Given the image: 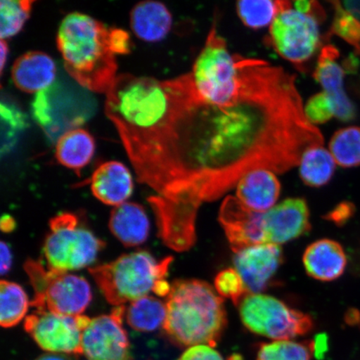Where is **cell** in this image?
<instances>
[{
    "label": "cell",
    "mask_w": 360,
    "mask_h": 360,
    "mask_svg": "<svg viewBox=\"0 0 360 360\" xmlns=\"http://www.w3.org/2000/svg\"><path fill=\"white\" fill-rule=\"evenodd\" d=\"M235 56L238 89L228 102L205 100L187 73L165 80L129 75L106 103L138 181L155 192L148 202L159 237L174 251L195 244L202 204L255 170L285 173L325 143L305 118L295 75Z\"/></svg>",
    "instance_id": "obj_1"
},
{
    "label": "cell",
    "mask_w": 360,
    "mask_h": 360,
    "mask_svg": "<svg viewBox=\"0 0 360 360\" xmlns=\"http://www.w3.org/2000/svg\"><path fill=\"white\" fill-rule=\"evenodd\" d=\"M110 29L83 13H70L62 20L57 46L68 74L90 91L106 94L117 78L116 55Z\"/></svg>",
    "instance_id": "obj_2"
},
{
    "label": "cell",
    "mask_w": 360,
    "mask_h": 360,
    "mask_svg": "<svg viewBox=\"0 0 360 360\" xmlns=\"http://www.w3.org/2000/svg\"><path fill=\"white\" fill-rule=\"evenodd\" d=\"M165 304L163 330L174 345L190 348L218 344L227 326V314L223 298L210 283L174 281Z\"/></svg>",
    "instance_id": "obj_3"
},
{
    "label": "cell",
    "mask_w": 360,
    "mask_h": 360,
    "mask_svg": "<svg viewBox=\"0 0 360 360\" xmlns=\"http://www.w3.org/2000/svg\"><path fill=\"white\" fill-rule=\"evenodd\" d=\"M173 258L158 261L147 251L120 256L112 262L89 269L105 298L119 307L148 296H168L171 285L166 281Z\"/></svg>",
    "instance_id": "obj_4"
},
{
    "label": "cell",
    "mask_w": 360,
    "mask_h": 360,
    "mask_svg": "<svg viewBox=\"0 0 360 360\" xmlns=\"http://www.w3.org/2000/svg\"><path fill=\"white\" fill-rule=\"evenodd\" d=\"M24 268L34 291L30 306L37 311L77 316L91 303V287L84 278L46 269L34 259L26 260Z\"/></svg>",
    "instance_id": "obj_5"
},
{
    "label": "cell",
    "mask_w": 360,
    "mask_h": 360,
    "mask_svg": "<svg viewBox=\"0 0 360 360\" xmlns=\"http://www.w3.org/2000/svg\"><path fill=\"white\" fill-rule=\"evenodd\" d=\"M44 255L48 268L69 272L91 265L105 243L84 226L77 215L61 213L49 221Z\"/></svg>",
    "instance_id": "obj_6"
},
{
    "label": "cell",
    "mask_w": 360,
    "mask_h": 360,
    "mask_svg": "<svg viewBox=\"0 0 360 360\" xmlns=\"http://www.w3.org/2000/svg\"><path fill=\"white\" fill-rule=\"evenodd\" d=\"M191 74L198 92L207 101L228 102L238 92L236 56L229 51L226 40L219 34L216 19L193 64Z\"/></svg>",
    "instance_id": "obj_7"
},
{
    "label": "cell",
    "mask_w": 360,
    "mask_h": 360,
    "mask_svg": "<svg viewBox=\"0 0 360 360\" xmlns=\"http://www.w3.org/2000/svg\"><path fill=\"white\" fill-rule=\"evenodd\" d=\"M238 307L243 325L270 340H290L308 334L314 328L309 314L291 309L272 296L248 292Z\"/></svg>",
    "instance_id": "obj_8"
},
{
    "label": "cell",
    "mask_w": 360,
    "mask_h": 360,
    "mask_svg": "<svg viewBox=\"0 0 360 360\" xmlns=\"http://www.w3.org/2000/svg\"><path fill=\"white\" fill-rule=\"evenodd\" d=\"M278 4L267 42L283 60L302 70L321 46V22L295 11L290 1L278 0Z\"/></svg>",
    "instance_id": "obj_9"
},
{
    "label": "cell",
    "mask_w": 360,
    "mask_h": 360,
    "mask_svg": "<svg viewBox=\"0 0 360 360\" xmlns=\"http://www.w3.org/2000/svg\"><path fill=\"white\" fill-rule=\"evenodd\" d=\"M90 318L37 311L27 316L25 330L40 349L49 354H83L82 334Z\"/></svg>",
    "instance_id": "obj_10"
},
{
    "label": "cell",
    "mask_w": 360,
    "mask_h": 360,
    "mask_svg": "<svg viewBox=\"0 0 360 360\" xmlns=\"http://www.w3.org/2000/svg\"><path fill=\"white\" fill-rule=\"evenodd\" d=\"M125 306L90 319L82 334L83 354L89 360H130L129 340L124 326Z\"/></svg>",
    "instance_id": "obj_11"
},
{
    "label": "cell",
    "mask_w": 360,
    "mask_h": 360,
    "mask_svg": "<svg viewBox=\"0 0 360 360\" xmlns=\"http://www.w3.org/2000/svg\"><path fill=\"white\" fill-rule=\"evenodd\" d=\"M264 214L247 208L237 198H225L220 207L219 222L235 253L251 246L267 244Z\"/></svg>",
    "instance_id": "obj_12"
},
{
    "label": "cell",
    "mask_w": 360,
    "mask_h": 360,
    "mask_svg": "<svg viewBox=\"0 0 360 360\" xmlns=\"http://www.w3.org/2000/svg\"><path fill=\"white\" fill-rule=\"evenodd\" d=\"M282 262L281 246L269 243L246 248L237 252L233 258L235 269L252 294L267 289Z\"/></svg>",
    "instance_id": "obj_13"
},
{
    "label": "cell",
    "mask_w": 360,
    "mask_h": 360,
    "mask_svg": "<svg viewBox=\"0 0 360 360\" xmlns=\"http://www.w3.org/2000/svg\"><path fill=\"white\" fill-rule=\"evenodd\" d=\"M266 243L280 245L305 235L311 228L309 210L302 198H290L264 214Z\"/></svg>",
    "instance_id": "obj_14"
},
{
    "label": "cell",
    "mask_w": 360,
    "mask_h": 360,
    "mask_svg": "<svg viewBox=\"0 0 360 360\" xmlns=\"http://www.w3.org/2000/svg\"><path fill=\"white\" fill-rule=\"evenodd\" d=\"M340 51L334 45L327 44L321 49L314 78L321 85L334 105L335 117L338 120L348 122L356 115V110L352 101L345 91L344 79L345 71L339 63Z\"/></svg>",
    "instance_id": "obj_15"
},
{
    "label": "cell",
    "mask_w": 360,
    "mask_h": 360,
    "mask_svg": "<svg viewBox=\"0 0 360 360\" xmlns=\"http://www.w3.org/2000/svg\"><path fill=\"white\" fill-rule=\"evenodd\" d=\"M90 188L96 199L105 205L117 207L132 195L133 177L129 169L120 162H105L94 170Z\"/></svg>",
    "instance_id": "obj_16"
},
{
    "label": "cell",
    "mask_w": 360,
    "mask_h": 360,
    "mask_svg": "<svg viewBox=\"0 0 360 360\" xmlns=\"http://www.w3.org/2000/svg\"><path fill=\"white\" fill-rule=\"evenodd\" d=\"M11 77L21 91L38 94L48 89L56 80V63L44 52L25 53L13 65Z\"/></svg>",
    "instance_id": "obj_17"
},
{
    "label": "cell",
    "mask_w": 360,
    "mask_h": 360,
    "mask_svg": "<svg viewBox=\"0 0 360 360\" xmlns=\"http://www.w3.org/2000/svg\"><path fill=\"white\" fill-rule=\"evenodd\" d=\"M281 191L276 174L268 169L245 175L236 186L237 199L255 212L264 214L276 205Z\"/></svg>",
    "instance_id": "obj_18"
},
{
    "label": "cell",
    "mask_w": 360,
    "mask_h": 360,
    "mask_svg": "<svg viewBox=\"0 0 360 360\" xmlns=\"http://www.w3.org/2000/svg\"><path fill=\"white\" fill-rule=\"evenodd\" d=\"M303 264L306 273L314 280L333 281L344 274L347 258L339 243L325 238L307 247Z\"/></svg>",
    "instance_id": "obj_19"
},
{
    "label": "cell",
    "mask_w": 360,
    "mask_h": 360,
    "mask_svg": "<svg viewBox=\"0 0 360 360\" xmlns=\"http://www.w3.org/2000/svg\"><path fill=\"white\" fill-rule=\"evenodd\" d=\"M109 227L121 244L131 248L141 245L147 240L150 224L142 205L125 202L111 211Z\"/></svg>",
    "instance_id": "obj_20"
},
{
    "label": "cell",
    "mask_w": 360,
    "mask_h": 360,
    "mask_svg": "<svg viewBox=\"0 0 360 360\" xmlns=\"http://www.w3.org/2000/svg\"><path fill=\"white\" fill-rule=\"evenodd\" d=\"M173 18L163 3L155 0L139 2L130 13V26L139 39L159 42L169 33Z\"/></svg>",
    "instance_id": "obj_21"
},
{
    "label": "cell",
    "mask_w": 360,
    "mask_h": 360,
    "mask_svg": "<svg viewBox=\"0 0 360 360\" xmlns=\"http://www.w3.org/2000/svg\"><path fill=\"white\" fill-rule=\"evenodd\" d=\"M94 151L96 142L87 130L71 129L58 138L56 156L58 163L79 174L91 161Z\"/></svg>",
    "instance_id": "obj_22"
},
{
    "label": "cell",
    "mask_w": 360,
    "mask_h": 360,
    "mask_svg": "<svg viewBox=\"0 0 360 360\" xmlns=\"http://www.w3.org/2000/svg\"><path fill=\"white\" fill-rule=\"evenodd\" d=\"M166 315V304L150 295L130 303L125 311L128 325L133 330L143 333L154 332L163 327Z\"/></svg>",
    "instance_id": "obj_23"
},
{
    "label": "cell",
    "mask_w": 360,
    "mask_h": 360,
    "mask_svg": "<svg viewBox=\"0 0 360 360\" xmlns=\"http://www.w3.org/2000/svg\"><path fill=\"white\" fill-rule=\"evenodd\" d=\"M336 165L330 150L323 146L310 148L301 158L300 179L309 187H322L330 181Z\"/></svg>",
    "instance_id": "obj_24"
},
{
    "label": "cell",
    "mask_w": 360,
    "mask_h": 360,
    "mask_svg": "<svg viewBox=\"0 0 360 360\" xmlns=\"http://www.w3.org/2000/svg\"><path fill=\"white\" fill-rule=\"evenodd\" d=\"M30 303L25 291L16 283H0V325L15 327L25 318Z\"/></svg>",
    "instance_id": "obj_25"
},
{
    "label": "cell",
    "mask_w": 360,
    "mask_h": 360,
    "mask_svg": "<svg viewBox=\"0 0 360 360\" xmlns=\"http://www.w3.org/2000/svg\"><path fill=\"white\" fill-rule=\"evenodd\" d=\"M328 150L341 167H357L360 165V128L350 126L338 130L328 143Z\"/></svg>",
    "instance_id": "obj_26"
},
{
    "label": "cell",
    "mask_w": 360,
    "mask_h": 360,
    "mask_svg": "<svg viewBox=\"0 0 360 360\" xmlns=\"http://www.w3.org/2000/svg\"><path fill=\"white\" fill-rule=\"evenodd\" d=\"M278 11V1L270 0H245L236 4L238 18L244 25L252 30L271 25Z\"/></svg>",
    "instance_id": "obj_27"
},
{
    "label": "cell",
    "mask_w": 360,
    "mask_h": 360,
    "mask_svg": "<svg viewBox=\"0 0 360 360\" xmlns=\"http://www.w3.org/2000/svg\"><path fill=\"white\" fill-rule=\"evenodd\" d=\"M313 353L312 341L276 340L261 344L256 360H310Z\"/></svg>",
    "instance_id": "obj_28"
},
{
    "label": "cell",
    "mask_w": 360,
    "mask_h": 360,
    "mask_svg": "<svg viewBox=\"0 0 360 360\" xmlns=\"http://www.w3.org/2000/svg\"><path fill=\"white\" fill-rule=\"evenodd\" d=\"M33 4L31 0H2L0 2L1 39L11 38L20 32L28 20Z\"/></svg>",
    "instance_id": "obj_29"
},
{
    "label": "cell",
    "mask_w": 360,
    "mask_h": 360,
    "mask_svg": "<svg viewBox=\"0 0 360 360\" xmlns=\"http://www.w3.org/2000/svg\"><path fill=\"white\" fill-rule=\"evenodd\" d=\"M335 15L330 34L339 36L360 53V20L346 11L339 1L331 2Z\"/></svg>",
    "instance_id": "obj_30"
},
{
    "label": "cell",
    "mask_w": 360,
    "mask_h": 360,
    "mask_svg": "<svg viewBox=\"0 0 360 360\" xmlns=\"http://www.w3.org/2000/svg\"><path fill=\"white\" fill-rule=\"evenodd\" d=\"M214 288L219 296L231 300L236 306L250 292L236 269L220 271L215 277Z\"/></svg>",
    "instance_id": "obj_31"
},
{
    "label": "cell",
    "mask_w": 360,
    "mask_h": 360,
    "mask_svg": "<svg viewBox=\"0 0 360 360\" xmlns=\"http://www.w3.org/2000/svg\"><path fill=\"white\" fill-rule=\"evenodd\" d=\"M304 112L306 120L314 126L325 124L335 117L334 105L323 91L309 98L304 107Z\"/></svg>",
    "instance_id": "obj_32"
},
{
    "label": "cell",
    "mask_w": 360,
    "mask_h": 360,
    "mask_svg": "<svg viewBox=\"0 0 360 360\" xmlns=\"http://www.w3.org/2000/svg\"><path fill=\"white\" fill-rule=\"evenodd\" d=\"M178 360H224L221 354L209 345L188 348Z\"/></svg>",
    "instance_id": "obj_33"
},
{
    "label": "cell",
    "mask_w": 360,
    "mask_h": 360,
    "mask_svg": "<svg viewBox=\"0 0 360 360\" xmlns=\"http://www.w3.org/2000/svg\"><path fill=\"white\" fill-rule=\"evenodd\" d=\"M110 45L115 55H127L130 52V38L126 31L121 29H110Z\"/></svg>",
    "instance_id": "obj_34"
},
{
    "label": "cell",
    "mask_w": 360,
    "mask_h": 360,
    "mask_svg": "<svg viewBox=\"0 0 360 360\" xmlns=\"http://www.w3.org/2000/svg\"><path fill=\"white\" fill-rule=\"evenodd\" d=\"M295 11L313 16L319 22H322L326 20V13L317 1H309V0H300L292 3Z\"/></svg>",
    "instance_id": "obj_35"
},
{
    "label": "cell",
    "mask_w": 360,
    "mask_h": 360,
    "mask_svg": "<svg viewBox=\"0 0 360 360\" xmlns=\"http://www.w3.org/2000/svg\"><path fill=\"white\" fill-rule=\"evenodd\" d=\"M354 213V206L349 202H340L331 212L327 214L326 219L337 225L346 223Z\"/></svg>",
    "instance_id": "obj_36"
},
{
    "label": "cell",
    "mask_w": 360,
    "mask_h": 360,
    "mask_svg": "<svg viewBox=\"0 0 360 360\" xmlns=\"http://www.w3.org/2000/svg\"><path fill=\"white\" fill-rule=\"evenodd\" d=\"M0 256H1V264H0V271L2 276L10 272L12 267L13 255L10 245L4 241H1L0 245Z\"/></svg>",
    "instance_id": "obj_37"
},
{
    "label": "cell",
    "mask_w": 360,
    "mask_h": 360,
    "mask_svg": "<svg viewBox=\"0 0 360 360\" xmlns=\"http://www.w3.org/2000/svg\"><path fill=\"white\" fill-rule=\"evenodd\" d=\"M15 227V220L10 215H4L1 219V229L4 232H11Z\"/></svg>",
    "instance_id": "obj_38"
},
{
    "label": "cell",
    "mask_w": 360,
    "mask_h": 360,
    "mask_svg": "<svg viewBox=\"0 0 360 360\" xmlns=\"http://www.w3.org/2000/svg\"><path fill=\"white\" fill-rule=\"evenodd\" d=\"M345 6L346 11L356 17L358 20L360 19V2H345Z\"/></svg>",
    "instance_id": "obj_39"
},
{
    "label": "cell",
    "mask_w": 360,
    "mask_h": 360,
    "mask_svg": "<svg viewBox=\"0 0 360 360\" xmlns=\"http://www.w3.org/2000/svg\"><path fill=\"white\" fill-rule=\"evenodd\" d=\"M35 360H70L69 358H67L64 354H45L36 359Z\"/></svg>",
    "instance_id": "obj_40"
},
{
    "label": "cell",
    "mask_w": 360,
    "mask_h": 360,
    "mask_svg": "<svg viewBox=\"0 0 360 360\" xmlns=\"http://www.w3.org/2000/svg\"><path fill=\"white\" fill-rule=\"evenodd\" d=\"M8 56V45L6 39H1V71L3 72Z\"/></svg>",
    "instance_id": "obj_41"
}]
</instances>
